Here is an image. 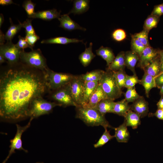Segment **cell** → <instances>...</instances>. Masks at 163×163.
<instances>
[{"label": "cell", "instance_id": "1", "mask_svg": "<svg viewBox=\"0 0 163 163\" xmlns=\"http://www.w3.org/2000/svg\"><path fill=\"white\" fill-rule=\"evenodd\" d=\"M28 67L10 68L0 76L2 120L16 121L28 117L33 100L42 96L47 89L43 72Z\"/></svg>", "mask_w": 163, "mask_h": 163}, {"label": "cell", "instance_id": "2", "mask_svg": "<svg viewBox=\"0 0 163 163\" xmlns=\"http://www.w3.org/2000/svg\"><path fill=\"white\" fill-rule=\"evenodd\" d=\"M75 110L76 118L81 120L88 126H101L104 129L111 128L105 116L94 108L77 106L75 107Z\"/></svg>", "mask_w": 163, "mask_h": 163}, {"label": "cell", "instance_id": "3", "mask_svg": "<svg viewBox=\"0 0 163 163\" xmlns=\"http://www.w3.org/2000/svg\"><path fill=\"white\" fill-rule=\"evenodd\" d=\"M99 84L108 99L114 101L120 97L123 93L117 83L114 72L108 67L104 71Z\"/></svg>", "mask_w": 163, "mask_h": 163}, {"label": "cell", "instance_id": "4", "mask_svg": "<svg viewBox=\"0 0 163 163\" xmlns=\"http://www.w3.org/2000/svg\"><path fill=\"white\" fill-rule=\"evenodd\" d=\"M43 73L47 89L52 91L69 84L74 76L69 73L56 72L49 68Z\"/></svg>", "mask_w": 163, "mask_h": 163}, {"label": "cell", "instance_id": "5", "mask_svg": "<svg viewBox=\"0 0 163 163\" xmlns=\"http://www.w3.org/2000/svg\"><path fill=\"white\" fill-rule=\"evenodd\" d=\"M20 59L26 66L39 70L43 73L48 68L46 59L39 49L33 50L29 52L22 50Z\"/></svg>", "mask_w": 163, "mask_h": 163}, {"label": "cell", "instance_id": "6", "mask_svg": "<svg viewBox=\"0 0 163 163\" xmlns=\"http://www.w3.org/2000/svg\"><path fill=\"white\" fill-rule=\"evenodd\" d=\"M57 106H61L55 102L48 101L42 96L34 99L32 101L29 110L28 117L33 119L51 113L53 108Z\"/></svg>", "mask_w": 163, "mask_h": 163}, {"label": "cell", "instance_id": "7", "mask_svg": "<svg viewBox=\"0 0 163 163\" xmlns=\"http://www.w3.org/2000/svg\"><path fill=\"white\" fill-rule=\"evenodd\" d=\"M51 98L61 106L66 107L76 105L72 95L69 83L52 91Z\"/></svg>", "mask_w": 163, "mask_h": 163}, {"label": "cell", "instance_id": "8", "mask_svg": "<svg viewBox=\"0 0 163 163\" xmlns=\"http://www.w3.org/2000/svg\"><path fill=\"white\" fill-rule=\"evenodd\" d=\"M33 119L30 118L27 124L24 126H21L17 124H16L17 131L16 134L14 138L10 140V149L8 154L2 163H6L11 155L15 152V150H22L25 152H28L27 150L23 147L21 137L23 133L30 126L31 122Z\"/></svg>", "mask_w": 163, "mask_h": 163}, {"label": "cell", "instance_id": "9", "mask_svg": "<svg viewBox=\"0 0 163 163\" xmlns=\"http://www.w3.org/2000/svg\"><path fill=\"white\" fill-rule=\"evenodd\" d=\"M22 50L11 41H7L6 43L0 45V54L10 65H13L17 63L20 59Z\"/></svg>", "mask_w": 163, "mask_h": 163}, {"label": "cell", "instance_id": "10", "mask_svg": "<svg viewBox=\"0 0 163 163\" xmlns=\"http://www.w3.org/2000/svg\"><path fill=\"white\" fill-rule=\"evenodd\" d=\"M85 82L79 75H75L69 83L72 97L76 106H84Z\"/></svg>", "mask_w": 163, "mask_h": 163}, {"label": "cell", "instance_id": "11", "mask_svg": "<svg viewBox=\"0 0 163 163\" xmlns=\"http://www.w3.org/2000/svg\"><path fill=\"white\" fill-rule=\"evenodd\" d=\"M159 50L151 46L146 47L139 56L137 66L143 70L158 56Z\"/></svg>", "mask_w": 163, "mask_h": 163}, {"label": "cell", "instance_id": "12", "mask_svg": "<svg viewBox=\"0 0 163 163\" xmlns=\"http://www.w3.org/2000/svg\"><path fill=\"white\" fill-rule=\"evenodd\" d=\"M133 103L130 105V110L138 114L140 118H143L148 115V103L143 96H141Z\"/></svg>", "mask_w": 163, "mask_h": 163}, {"label": "cell", "instance_id": "13", "mask_svg": "<svg viewBox=\"0 0 163 163\" xmlns=\"http://www.w3.org/2000/svg\"><path fill=\"white\" fill-rule=\"evenodd\" d=\"M67 14L61 15L58 18L60 22L59 27L65 30L72 31L75 30H80L84 31L86 30L85 28L81 27L78 23L72 20Z\"/></svg>", "mask_w": 163, "mask_h": 163}, {"label": "cell", "instance_id": "14", "mask_svg": "<svg viewBox=\"0 0 163 163\" xmlns=\"http://www.w3.org/2000/svg\"><path fill=\"white\" fill-rule=\"evenodd\" d=\"M61 11H58L53 8L46 10L39 11L33 15L28 16L29 18H39L46 21H50L55 18H58L60 16Z\"/></svg>", "mask_w": 163, "mask_h": 163}, {"label": "cell", "instance_id": "15", "mask_svg": "<svg viewBox=\"0 0 163 163\" xmlns=\"http://www.w3.org/2000/svg\"><path fill=\"white\" fill-rule=\"evenodd\" d=\"M108 99L100 85L98 84L91 96L87 106L94 108L102 100Z\"/></svg>", "mask_w": 163, "mask_h": 163}, {"label": "cell", "instance_id": "16", "mask_svg": "<svg viewBox=\"0 0 163 163\" xmlns=\"http://www.w3.org/2000/svg\"><path fill=\"white\" fill-rule=\"evenodd\" d=\"M115 102L113 100L109 99H106L101 101L94 107L103 115L107 113H113Z\"/></svg>", "mask_w": 163, "mask_h": 163}, {"label": "cell", "instance_id": "17", "mask_svg": "<svg viewBox=\"0 0 163 163\" xmlns=\"http://www.w3.org/2000/svg\"><path fill=\"white\" fill-rule=\"evenodd\" d=\"M125 62L126 67L130 70L133 75H136L135 67L139 56L132 50L125 52Z\"/></svg>", "mask_w": 163, "mask_h": 163}, {"label": "cell", "instance_id": "18", "mask_svg": "<svg viewBox=\"0 0 163 163\" xmlns=\"http://www.w3.org/2000/svg\"><path fill=\"white\" fill-rule=\"evenodd\" d=\"M114 129V137L118 142H127L128 141L129 138V133L124 121L122 124Z\"/></svg>", "mask_w": 163, "mask_h": 163}, {"label": "cell", "instance_id": "19", "mask_svg": "<svg viewBox=\"0 0 163 163\" xmlns=\"http://www.w3.org/2000/svg\"><path fill=\"white\" fill-rule=\"evenodd\" d=\"M90 1L88 0H75L73 1V7L68 13L74 14H80L88 10L89 8Z\"/></svg>", "mask_w": 163, "mask_h": 163}, {"label": "cell", "instance_id": "20", "mask_svg": "<svg viewBox=\"0 0 163 163\" xmlns=\"http://www.w3.org/2000/svg\"><path fill=\"white\" fill-rule=\"evenodd\" d=\"M92 43H90L89 47L87 48L86 44L85 49L84 52L79 56L78 59L82 65L85 67L88 66L96 55L93 53L92 50Z\"/></svg>", "mask_w": 163, "mask_h": 163}, {"label": "cell", "instance_id": "21", "mask_svg": "<svg viewBox=\"0 0 163 163\" xmlns=\"http://www.w3.org/2000/svg\"><path fill=\"white\" fill-rule=\"evenodd\" d=\"M79 42L84 43L83 40H79L76 38H69L63 37L51 38L46 40H43L41 42V43L58 44L63 45Z\"/></svg>", "mask_w": 163, "mask_h": 163}, {"label": "cell", "instance_id": "22", "mask_svg": "<svg viewBox=\"0 0 163 163\" xmlns=\"http://www.w3.org/2000/svg\"><path fill=\"white\" fill-rule=\"evenodd\" d=\"M124 55L125 52L123 51L119 53L108 67L114 72L121 69L124 70L126 67Z\"/></svg>", "mask_w": 163, "mask_h": 163}, {"label": "cell", "instance_id": "23", "mask_svg": "<svg viewBox=\"0 0 163 163\" xmlns=\"http://www.w3.org/2000/svg\"><path fill=\"white\" fill-rule=\"evenodd\" d=\"M96 54L105 60L108 66L113 62L115 57L112 50L110 48L101 46L96 50Z\"/></svg>", "mask_w": 163, "mask_h": 163}, {"label": "cell", "instance_id": "24", "mask_svg": "<svg viewBox=\"0 0 163 163\" xmlns=\"http://www.w3.org/2000/svg\"><path fill=\"white\" fill-rule=\"evenodd\" d=\"M124 117L127 126H131L134 129H136L141 124L140 117L131 110L128 111Z\"/></svg>", "mask_w": 163, "mask_h": 163}, {"label": "cell", "instance_id": "25", "mask_svg": "<svg viewBox=\"0 0 163 163\" xmlns=\"http://www.w3.org/2000/svg\"><path fill=\"white\" fill-rule=\"evenodd\" d=\"M144 73L155 77L161 72L160 59L158 56L143 70Z\"/></svg>", "mask_w": 163, "mask_h": 163}, {"label": "cell", "instance_id": "26", "mask_svg": "<svg viewBox=\"0 0 163 163\" xmlns=\"http://www.w3.org/2000/svg\"><path fill=\"white\" fill-rule=\"evenodd\" d=\"M144 87L146 96L149 97L150 90L156 87L155 78L149 75L144 73L140 84Z\"/></svg>", "mask_w": 163, "mask_h": 163}, {"label": "cell", "instance_id": "27", "mask_svg": "<svg viewBox=\"0 0 163 163\" xmlns=\"http://www.w3.org/2000/svg\"><path fill=\"white\" fill-rule=\"evenodd\" d=\"M98 83L99 82H85L84 86V106H87L91 96Z\"/></svg>", "mask_w": 163, "mask_h": 163}, {"label": "cell", "instance_id": "28", "mask_svg": "<svg viewBox=\"0 0 163 163\" xmlns=\"http://www.w3.org/2000/svg\"><path fill=\"white\" fill-rule=\"evenodd\" d=\"M128 103L125 99L115 102L113 113L124 117L130 110V105Z\"/></svg>", "mask_w": 163, "mask_h": 163}, {"label": "cell", "instance_id": "29", "mask_svg": "<svg viewBox=\"0 0 163 163\" xmlns=\"http://www.w3.org/2000/svg\"><path fill=\"white\" fill-rule=\"evenodd\" d=\"M104 71L100 69H96L80 76L84 82H99Z\"/></svg>", "mask_w": 163, "mask_h": 163}, {"label": "cell", "instance_id": "30", "mask_svg": "<svg viewBox=\"0 0 163 163\" xmlns=\"http://www.w3.org/2000/svg\"><path fill=\"white\" fill-rule=\"evenodd\" d=\"M9 20L11 25L8 28L5 35V40H6L7 41H11L13 38L22 27L21 23L19 21V24H14L10 18Z\"/></svg>", "mask_w": 163, "mask_h": 163}, {"label": "cell", "instance_id": "31", "mask_svg": "<svg viewBox=\"0 0 163 163\" xmlns=\"http://www.w3.org/2000/svg\"><path fill=\"white\" fill-rule=\"evenodd\" d=\"M159 20V17L150 14L145 20L143 30L149 32L150 30L157 26Z\"/></svg>", "mask_w": 163, "mask_h": 163}, {"label": "cell", "instance_id": "32", "mask_svg": "<svg viewBox=\"0 0 163 163\" xmlns=\"http://www.w3.org/2000/svg\"><path fill=\"white\" fill-rule=\"evenodd\" d=\"M131 50L136 54L139 56L146 47L140 41L131 35Z\"/></svg>", "mask_w": 163, "mask_h": 163}, {"label": "cell", "instance_id": "33", "mask_svg": "<svg viewBox=\"0 0 163 163\" xmlns=\"http://www.w3.org/2000/svg\"><path fill=\"white\" fill-rule=\"evenodd\" d=\"M105 131L103 133L99 139L98 141L94 144V147L97 148L101 147L109 141L114 137V136L111 135L109 131L107 130V128H105Z\"/></svg>", "mask_w": 163, "mask_h": 163}, {"label": "cell", "instance_id": "34", "mask_svg": "<svg viewBox=\"0 0 163 163\" xmlns=\"http://www.w3.org/2000/svg\"><path fill=\"white\" fill-rule=\"evenodd\" d=\"M124 94L125 99L128 103L133 102L141 96L137 92L135 87L127 88Z\"/></svg>", "mask_w": 163, "mask_h": 163}, {"label": "cell", "instance_id": "35", "mask_svg": "<svg viewBox=\"0 0 163 163\" xmlns=\"http://www.w3.org/2000/svg\"><path fill=\"white\" fill-rule=\"evenodd\" d=\"M114 75L118 86L120 89H121L124 87L128 75L126 73L124 70L123 69H121L114 72Z\"/></svg>", "mask_w": 163, "mask_h": 163}, {"label": "cell", "instance_id": "36", "mask_svg": "<svg viewBox=\"0 0 163 163\" xmlns=\"http://www.w3.org/2000/svg\"><path fill=\"white\" fill-rule=\"evenodd\" d=\"M149 33V32L143 30L140 32L135 33L132 35L145 47H148L150 46L148 40Z\"/></svg>", "mask_w": 163, "mask_h": 163}, {"label": "cell", "instance_id": "37", "mask_svg": "<svg viewBox=\"0 0 163 163\" xmlns=\"http://www.w3.org/2000/svg\"><path fill=\"white\" fill-rule=\"evenodd\" d=\"M140 82V80L139 79L136 75H127L124 87L127 88H133L137 84H139Z\"/></svg>", "mask_w": 163, "mask_h": 163}, {"label": "cell", "instance_id": "38", "mask_svg": "<svg viewBox=\"0 0 163 163\" xmlns=\"http://www.w3.org/2000/svg\"><path fill=\"white\" fill-rule=\"evenodd\" d=\"M35 5L36 4L31 0H26L23 2L22 7L26 11L27 16H31L35 13L34 8Z\"/></svg>", "mask_w": 163, "mask_h": 163}, {"label": "cell", "instance_id": "39", "mask_svg": "<svg viewBox=\"0 0 163 163\" xmlns=\"http://www.w3.org/2000/svg\"><path fill=\"white\" fill-rule=\"evenodd\" d=\"M113 39L118 42L124 40L126 37L125 31L121 29H117L114 30L112 34Z\"/></svg>", "mask_w": 163, "mask_h": 163}, {"label": "cell", "instance_id": "40", "mask_svg": "<svg viewBox=\"0 0 163 163\" xmlns=\"http://www.w3.org/2000/svg\"><path fill=\"white\" fill-rule=\"evenodd\" d=\"M32 19H27L23 23H21L22 27L25 29L26 34H35V31L32 25L31 21Z\"/></svg>", "mask_w": 163, "mask_h": 163}, {"label": "cell", "instance_id": "41", "mask_svg": "<svg viewBox=\"0 0 163 163\" xmlns=\"http://www.w3.org/2000/svg\"><path fill=\"white\" fill-rule=\"evenodd\" d=\"M18 42L16 45L19 48L22 50H24L25 48L28 47L32 50H33V48L28 44L24 37L19 35L18 36Z\"/></svg>", "mask_w": 163, "mask_h": 163}, {"label": "cell", "instance_id": "42", "mask_svg": "<svg viewBox=\"0 0 163 163\" xmlns=\"http://www.w3.org/2000/svg\"><path fill=\"white\" fill-rule=\"evenodd\" d=\"M24 38L28 44L33 48L34 46L35 43L40 39L39 37L36 34H26Z\"/></svg>", "mask_w": 163, "mask_h": 163}, {"label": "cell", "instance_id": "43", "mask_svg": "<svg viewBox=\"0 0 163 163\" xmlns=\"http://www.w3.org/2000/svg\"><path fill=\"white\" fill-rule=\"evenodd\" d=\"M151 14L158 17L163 14V3L155 6Z\"/></svg>", "mask_w": 163, "mask_h": 163}, {"label": "cell", "instance_id": "44", "mask_svg": "<svg viewBox=\"0 0 163 163\" xmlns=\"http://www.w3.org/2000/svg\"><path fill=\"white\" fill-rule=\"evenodd\" d=\"M156 117L158 119L163 120V109H158L155 113H149V117Z\"/></svg>", "mask_w": 163, "mask_h": 163}, {"label": "cell", "instance_id": "45", "mask_svg": "<svg viewBox=\"0 0 163 163\" xmlns=\"http://www.w3.org/2000/svg\"><path fill=\"white\" fill-rule=\"evenodd\" d=\"M155 81L156 87L159 88L163 86V73L155 77Z\"/></svg>", "mask_w": 163, "mask_h": 163}, {"label": "cell", "instance_id": "46", "mask_svg": "<svg viewBox=\"0 0 163 163\" xmlns=\"http://www.w3.org/2000/svg\"><path fill=\"white\" fill-rule=\"evenodd\" d=\"M159 54L160 59V73H163V50H159Z\"/></svg>", "mask_w": 163, "mask_h": 163}, {"label": "cell", "instance_id": "47", "mask_svg": "<svg viewBox=\"0 0 163 163\" xmlns=\"http://www.w3.org/2000/svg\"><path fill=\"white\" fill-rule=\"evenodd\" d=\"M11 4H15L14 3L13 1L12 0H0V5L5 6L6 5H8Z\"/></svg>", "mask_w": 163, "mask_h": 163}, {"label": "cell", "instance_id": "48", "mask_svg": "<svg viewBox=\"0 0 163 163\" xmlns=\"http://www.w3.org/2000/svg\"><path fill=\"white\" fill-rule=\"evenodd\" d=\"M158 109H163V97H162L157 104Z\"/></svg>", "mask_w": 163, "mask_h": 163}, {"label": "cell", "instance_id": "49", "mask_svg": "<svg viewBox=\"0 0 163 163\" xmlns=\"http://www.w3.org/2000/svg\"><path fill=\"white\" fill-rule=\"evenodd\" d=\"M5 35H4L2 31L0 30V45H2L4 44L5 41Z\"/></svg>", "mask_w": 163, "mask_h": 163}, {"label": "cell", "instance_id": "50", "mask_svg": "<svg viewBox=\"0 0 163 163\" xmlns=\"http://www.w3.org/2000/svg\"><path fill=\"white\" fill-rule=\"evenodd\" d=\"M4 21V16L2 14H0V27H1Z\"/></svg>", "mask_w": 163, "mask_h": 163}, {"label": "cell", "instance_id": "51", "mask_svg": "<svg viewBox=\"0 0 163 163\" xmlns=\"http://www.w3.org/2000/svg\"><path fill=\"white\" fill-rule=\"evenodd\" d=\"M6 62V59L1 54H0V63L2 64Z\"/></svg>", "mask_w": 163, "mask_h": 163}, {"label": "cell", "instance_id": "52", "mask_svg": "<svg viewBox=\"0 0 163 163\" xmlns=\"http://www.w3.org/2000/svg\"><path fill=\"white\" fill-rule=\"evenodd\" d=\"M159 88L160 89V93L161 94L163 95V86Z\"/></svg>", "mask_w": 163, "mask_h": 163}, {"label": "cell", "instance_id": "53", "mask_svg": "<svg viewBox=\"0 0 163 163\" xmlns=\"http://www.w3.org/2000/svg\"><path fill=\"white\" fill-rule=\"evenodd\" d=\"M36 163H43L42 162H36Z\"/></svg>", "mask_w": 163, "mask_h": 163}]
</instances>
